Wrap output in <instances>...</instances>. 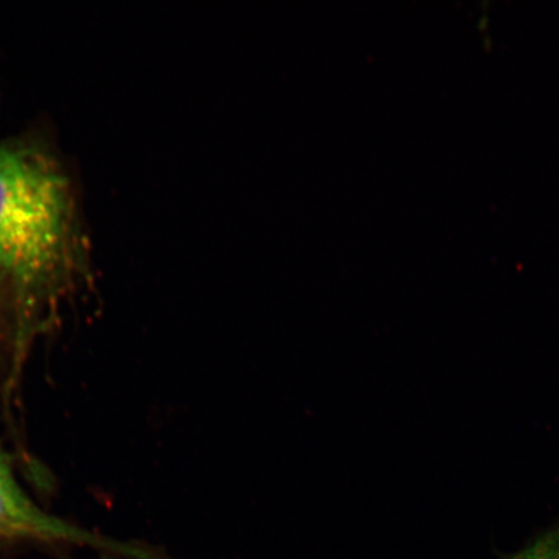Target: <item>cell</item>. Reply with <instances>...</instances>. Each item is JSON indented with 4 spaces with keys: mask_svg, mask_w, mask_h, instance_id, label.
Wrapping results in <instances>:
<instances>
[{
    "mask_svg": "<svg viewBox=\"0 0 559 559\" xmlns=\"http://www.w3.org/2000/svg\"><path fill=\"white\" fill-rule=\"evenodd\" d=\"M11 542L76 545L130 559L148 557L144 548L91 533L45 512L21 487L10 461L0 452V543Z\"/></svg>",
    "mask_w": 559,
    "mask_h": 559,
    "instance_id": "2",
    "label": "cell"
},
{
    "mask_svg": "<svg viewBox=\"0 0 559 559\" xmlns=\"http://www.w3.org/2000/svg\"><path fill=\"white\" fill-rule=\"evenodd\" d=\"M4 292L2 289V286H0V344H3L4 335H5V321H3V300H4Z\"/></svg>",
    "mask_w": 559,
    "mask_h": 559,
    "instance_id": "3",
    "label": "cell"
},
{
    "mask_svg": "<svg viewBox=\"0 0 559 559\" xmlns=\"http://www.w3.org/2000/svg\"><path fill=\"white\" fill-rule=\"evenodd\" d=\"M64 174L33 145L0 143V286L11 298L15 362L80 270Z\"/></svg>",
    "mask_w": 559,
    "mask_h": 559,
    "instance_id": "1",
    "label": "cell"
},
{
    "mask_svg": "<svg viewBox=\"0 0 559 559\" xmlns=\"http://www.w3.org/2000/svg\"><path fill=\"white\" fill-rule=\"evenodd\" d=\"M102 559H126V558L105 555V556H102Z\"/></svg>",
    "mask_w": 559,
    "mask_h": 559,
    "instance_id": "4",
    "label": "cell"
}]
</instances>
